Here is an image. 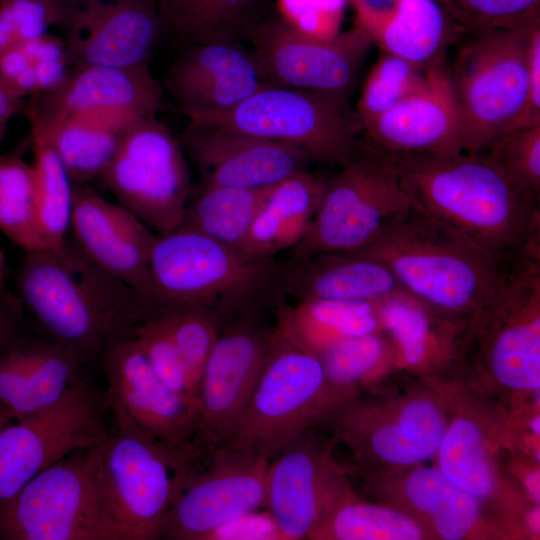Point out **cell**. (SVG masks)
Returning a JSON list of instances; mask_svg holds the SVG:
<instances>
[{
  "label": "cell",
  "mask_w": 540,
  "mask_h": 540,
  "mask_svg": "<svg viewBox=\"0 0 540 540\" xmlns=\"http://www.w3.org/2000/svg\"><path fill=\"white\" fill-rule=\"evenodd\" d=\"M349 497L338 471L307 433L269 460L264 509L274 518L283 540L309 538Z\"/></svg>",
  "instance_id": "19"
},
{
  "label": "cell",
  "mask_w": 540,
  "mask_h": 540,
  "mask_svg": "<svg viewBox=\"0 0 540 540\" xmlns=\"http://www.w3.org/2000/svg\"><path fill=\"white\" fill-rule=\"evenodd\" d=\"M165 34L184 47L242 43L267 12L265 0H157Z\"/></svg>",
  "instance_id": "31"
},
{
  "label": "cell",
  "mask_w": 540,
  "mask_h": 540,
  "mask_svg": "<svg viewBox=\"0 0 540 540\" xmlns=\"http://www.w3.org/2000/svg\"><path fill=\"white\" fill-rule=\"evenodd\" d=\"M96 445L101 500L115 540L160 539L185 465L124 414Z\"/></svg>",
  "instance_id": "7"
},
{
  "label": "cell",
  "mask_w": 540,
  "mask_h": 540,
  "mask_svg": "<svg viewBox=\"0 0 540 540\" xmlns=\"http://www.w3.org/2000/svg\"><path fill=\"white\" fill-rule=\"evenodd\" d=\"M0 270L6 273V260L4 256V252L0 246Z\"/></svg>",
  "instance_id": "57"
},
{
  "label": "cell",
  "mask_w": 540,
  "mask_h": 540,
  "mask_svg": "<svg viewBox=\"0 0 540 540\" xmlns=\"http://www.w3.org/2000/svg\"><path fill=\"white\" fill-rule=\"evenodd\" d=\"M465 33L438 0H400L372 39L381 51L428 70Z\"/></svg>",
  "instance_id": "32"
},
{
  "label": "cell",
  "mask_w": 540,
  "mask_h": 540,
  "mask_svg": "<svg viewBox=\"0 0 540 540\" xmlns=\"http://www.w3.org/2000/svg\"><path fill=\"white\" fill-rule=\"evenodd\" d=\"M155 236L156 232L119 203L86 186L74 187L68 237L92 262L139 296Z\"/></svg>",
  "instance_id": "22"
},
{
  "label": "cell",
  "mask_w": 540,
  "mask_h": 540,
  "mask_svg": "<svg viewBox=\"0 0 540 540\" xmlns=\"http://www.w3.org/2000/svg\"><path fill=\"white\" fill-rule=\"evenodd\" d=\"M0 230L25 252L45 248L38 227L33 166L17 154L0 155Z\"/></svg>",
  "instance_id": "38"
},
{
  "label": "cell",
  "mask_w": 540,
  "mask_h": 540,
  "mask_svg": "<svg viewBox=\"0 0 540 540\" xmlns=\"http://www.w3.org/2000/svg\"><path fill=\"white\" fill-rule=\"evenodd\" d=\"M480 153L514 183L540 198V125L504 133Z\"/></svg>",
  "instance_id": "44"
},
{
  "label": "cell",
  "mask_w": 540,
  "mask_h": 540,
  "mask_svg": "<svg viewBox=\"0 0 540 540\" xmlns=\"http://www.w3.org/2000/svg\"><path fill=\"white\" fill-rule=\"evenodd\" d=\"M100 179L156 233L181 224L192 191L185 152L156 116L129 124Z\"/></svg>",
  "instance_id": "11"
},
{
  "label": "cell",
  "mask_w": 540,
  "mask_h": 540,
  "mask_svg": "<svg viewBox=\"0 0 540 540\" xmlns=\"http://www.w3.org/2000/svg\"><path fill=\"white\" fill-rule=\"evenodd\" d=\"M464 33L540 23V0H440Z\"/></svg>",
  "instance_id": "43"
},
{
  "label": "cell",
  "mask_w": 540,
  "mask_h": 540,
  "mask_svg": "<svg viewBox=\"0 0 540 540\" xmlns=\"http://www.w3.org/2000/svg\"><path fill=\"white\" fill-rule=\"evenodd\" d=\"M72 68L150 62L165 34L157 0H57Z\"/></svg>",
  "instance_id": "17"
},
{
  "label": "cell",
  "mask_w": 540,
  "mask_h": 540,
  "mask_svg": "<svg viewBox=\"0 0 540 540\" xmlns=\"http://www.w3.org/2000/svg\"><path fill=\"white\" fill-rule=\"evenodd\" d=\"M275 313L276 329L317 355L343 340L382 331L377 301H284Z\"/></svg>",
  "instance_id": "30"
},
{
  "label": "cell",
  "mask_w": 540,
  "mask_h": 540,
  "mask_svg": "<svg viewBox=\"0 0 540 540\" xmlns=\"http://www.w3.org/2000/svg\"><path fill=\"white\" fill-rule=\"evenodd\" d=\"M536 125H540V27L534 31L531 40L530 83L526 105L513 130Z\"/></svg>",
  "instance_id": "49"
},
{
  "label": "cell",
  "mask_w": 540,
  "mask_h": 540,
  "mask_svg": "<svg viewBox=\"0 0 540 540\" xmlns=\"http://www.w3.org/2000/svg\"><path fill=\"white\" fill-rule=\"evenodd\" d=\"M388 155L414 209L499 256L540 258V199L487 156Z\"/></svg>",
  "instance_id": "1"
},
{
  "label": "cell",
  "mask_w": 540,
  "mask_h": 540,
  "mask_svg": "<svg viewBox=\"0 0 540 540\" xmlns=\"http://www.w3.org/2000/svg\"><path fill=\"white\" fill-rule=\"evenodd\" d=\"M526 523L531 532H533L534 534L539 533L540 511H539L538 506L528 511L527 516H526Z\"/></svg>",
  "instance_id": "55"
},
{
  "label": "cell",
  "mask_w": 540,
  "mask_h": 540,
  "mask_svg": "<svg viewBox=\"0 0 540 540\" xmlns=\"http://www.w3.org/2000/svg\"><path fill=\"white\" fill-rule=\"evenodd\" d=\"M19 299L52 340L85 361L132 337L145 317L138 293L92 262L68 237L58 247L25 252Z\"/></svg>",
  "instance_id": "2"
},
{
  "label": "cell",
  "mask_w": 540,
  "mask_h": 540,
  "mask_svg": "<svg viewBox=\"0 0 540 540\" xmlns=\"http://www.w3.org/2000/svg\"><path fill=\"white\" fill-rule=\"evenodd\" d=\"M6 273L0 270V287L5 286Z\"/></svg>",
  "instance_id": "58"
},
{
  "label": "cell",
  "mask_w": 540,
  "mask_h": 540,
  "mask_svg": "<svg viewBox=\"0 0 540 540\" xmlns=\"http://www.w3.org/2000/svg\"><path fill=\"white\" fill-rule=\"evenodd\" d=\"M265 86L251 49L241 43L186 46L165 79L184 116L231 108Z\"/></svg>",
  "instance_id": "23"
},
{
  "label": "cell",
  "mask_w": 540,
  "mask_h": 540,
  "mask_svg": "<svg viewBox=\"0 0 540 540\" xmlns=\"http://www.w3.org/2000/svg\"><path fill=\"white\" fill-rule=\"evenodd\" d=\"M436 455L438 469L462 490L485 500L495 490V476L480 428L468 418H457L446 427Z\"/></svg>",
  "instance_id": "36"
},
{
  "label": "cell",
  "mask_w": 540,
  "mask_h": 540,
  "mask_svg": "<svg viewBox=\"0 0 540 540\" xmlns=\"http://www.w3.org/2000/svg\"><path fill=\"white\" fill-rule=\"evenodd\" d=\"M31 64L18 44L0 54V78L10 84Z\"/></svg>",
  "instance_id": "52"
},
{
  "label": "cell",
  "mask_w": 540,
  "mask_h": 540,
  "mask_svg": "<svg viewBox=\"0 0 540 540\" xmlns=\"http://www.w3.org/2000/svg\"><path fill=\"white\" fill-rule=\"evenodd\" d=\"M247 42L266 86L350 95L373 44L356 21L330 37L310 33L280 11L268 12Z\"/></svg>",
  "instance_id": "13"
},
{
  "label": "cell",
  "mask_w": 540,
  "mask_h": 540,
  "mask_svg": "<svg viewBox=\"0 0 540 540\" xmlns=\"http://www.w3.org/2000/svg\"><path fill=\"white\" fill-rule=\"evenodd\" d=\"M272 186H202L188 202L179 226L241 250Z\"/></svg>",
  "instance_id": "33"
},
{
  "label": "cell",
  "mask_w": 540,
  "mask_h": 540,
  "mask_svg": "<svg viewBox=\"0 0 540 540\" xmlns=\"http://www.w3.org/2000/svg\"><path fill=\"white\" fill-rule=\"evenodd\" d=\"M363 142L393 155L462 152L458 114L445 58L425 84L363 128Z\"/></svg>",
  "instance_id": "21"
},
{
  "label": "cell",
  "mask_w": 540,
  "mask_h": 540,
  "mask_svg": "<svg viewBox=\"0 0 540 540\" xmlns=\"http://www.w3.org/2000/svg\"><path fill=\"white\" fill-rule=\"evenodd\" d=\"M284 261L251 256L184 226L156 233L144 289L145 310L160 304L209 308L222 322L285 301Z\"/></svg>",
  "instance_id": "3"
},
{
  "label": "cell",
  "mask_w": 540,
  "mask_h": 540,
  "mask_svg": "<svg viewBox=\"0 0 540 540\" xmlns=\"http://www.w3.org/2000/svg\"><path fill=\"white\" fill-rule=\"evenodd\" d=\"M402 290L382 261L359 251L291 256L284 261L285 299L380 301Z\"/></svg>",
  "instance_id": "25"
},
{
  "label": "cell",
  "mask_w": 540,
  "mask_h": 540,
  "mask_svg": "<svg viewBox=\"0 0 540 540\" xmlns=\"http://www.w3.org/2000/svg\"><path fill=\"white\" fill-rule=\"evenodd\" d=\"M349 95L265 86L237 105L189 114L188 126L293 144L314 161L344 166L360 152L363 129Z\"/></svg>",
  "instance_id": "6"
},
{
  "label": "cell",
  "mask_w": 540,
  "mask_h": 540,
  "mask_svg": "<svg viewBox=\"0 0 540 540\" xmlns=\"http://www.w3.org/2000/svg\"><path fill=\"white\" fill-rule=\"evenodd\" d=\"M157 317L169 332L185 363L194 396L208 356L217 340L222 320L209 308L189 304H160L145 315Z\"/></svg>",
  "instance_id": "39"
},
{
  "label": "cell",
  "mask_w": 540,
  "mask_h": 540,
  "mask_svg": "<svg viewBox=\"0 0 540 540\" xmlns=\"http://www.w3.org/2000/svg\"><path fill=\"white\" fill-rule=\"evenodd\" d=\"M96 445L29 481L0 510V539L115 540L102 505Z\"/></svg>",
  "instance_id": "10"
},
{
  "label": "cell",
  "mask_w": 540,
  "mask_h": 540,
  "mask_svg": "<svg viewBox=\"0 0 540 540\" xmlns=\"http://www.w3.org/2000/svg\"><path fill=\"white\" fill-rule=\"evenodd\" d=\"M262 313L242 314L221 324L193 402L200 453L226 444L260 378L275 338V328L262 322Z\"/></svg>",
  "instance_id": "14"
},
{
  "label": "cell",
  "mask_w": 540,
  "mask_h": 540,
  "mask_svg": "<svg viewBox=\"0 0 540 540\" xmlns=\"http://www.w3.org/2000/svg\"><path fill=\"white\" fill-rule=\"evenodd\" d=\"M328 180L300 170L272 186L260 207L241 251L275 258L291 251L304 238Z\"/></svg>",
  "instance_id": "27"
},
{
  "label": "cell",
  "mask_w": 540,
  "mask_h": 540,
  "mask_svg": "<svg viewBox=\"0 0 540 540\" xmlns=\"http://www.w3.org/2000/svg\"><path fill=\"white\" fill-rule=\"evenodd\" d=\"M339 404L328 386L319 356L275 327L273 346L260 378L222 447L249 451L270 460Z\"/></svg>",
  "instance_id": "8"
},
{
  "label": "cell",
  "mask_w": 540,
  "mask_h": 540,
  "mask_svg": "<svg viewBox=\"0 0 540 540\" xmlns=\"http://www.w3.org/2000/svg\"><path fill=\"white\" fill-rule=\"evenodd\" d=\"M410 208L390 155L363 142L356 157L328 181L304 238L290 253L360 251Z\"/></svg>",
  "instance_id": "9"
},
{
  "label": "cell",
  "mask_w": 540,
  "mask_h": 540,
  "mask_svg": "<svg viewBox=\"0 0 540 540\" xmlns=\"http://www.w3.org/2000/svg\"><path fill=\"white\" fill-rule=\"evenodd\" d=\"M106 391L79 378L55 404L0 431V510L41 471L108 433Z\"/></svg>",
  "instance_id": "12"
},
{
  "label": "cell",
  "mask_w": 540,
  "mask_h": 540,
  "mask_svg": "<svg viewBox=\"0 0 540 540\" xmlns=\"http://www.w3.org/2000/svg\"><path fill=\"white\" fill-rule=\"evenodd\" d=\"M404 491L411 505L431 520L434 530L443 539H463L479 519L480 501L455 485L438 468H416L407 477Z\"/></svg>",
  "instance_id": "35"
},
{
  "label": "cell",
  "mask_w": 540,
  "mask_h": 540,
  "mask_svg": "<svg viewBox=\"0 0 540 540\" xmlns=\"http://www.w3.org/2000/svg\"><path fill=\"white\" fill-rule=\"evenodd\" d=\"M525 488L529 496L537 503L540 501V473L533 471L524 480Z\"/></svg>",
  "instance_id": "54"
},
{
  "label": "cell",
  "mask_w": 540,
  "mask_h": 540,
  "mask_svg": "<svg viewBox=\"0 0 540 540\" xmlns=\"http://www.w3.org/2000/svg\"><path fill=\"white\" fill-rule=\"evenodd\" d=\"M206 470L181 471L160 539L205 540L220 525L264 508L269 460L220 447Z\"/></svg>",
  "instance_id": "16"
},
{
  "label": "cell",
  "mask_w": 540,
  "mask_h": 540,
  "mask_svg": "<svg viewBox=\"0 0 540 540\" xmlns=\"http://www.w3.org/2000/svg\"><path fill=\"white\" fill-rule=\"evenodd\" d=\"M27 111L43 126L74 187L100 179L126 128L140 118L122 113L83 112L43 122L30 108Z\"/></svg>",
  "instance_id": "29"
},
{
  "label": "cell",
  "mask_w": 540,
  "mask_h": 540,
  "mask_svg": "<svg viewBox=\"0 0 540 540\" xmlns=\"http://www.w3.org/2000/svg\"><path fill=\"white\" fill-rule=\"evenodd\" d=\"M23 103L24 98L0 78V145L5 138L9 121L22 109Z\"/></svg>",
  "instance_id": "53"
},
{
  "label": "cell",
  "mask_w": 540,
  "mask_h": 540,
  "mask_svg": "<svg viewBox=\"0 0 540 540\" xmlns=\"http://www.w3.org/2000/svg\"><path fill=\"white\" fill-rule=\"evenodd\" d=\"M28 106L43 122L83 112H112L134 117L157 116L163 87L149 63L136 66L88 65L72 68L57 89L37 94Z\"/></svg>",
  "instance_id": "24"
},
{
  "label": "cell",
  "mask_w": 540,
  "mask_h": 540,
  "mask_svg": "<svg viewBox=\"0 0 540 540\" xmlns=\"http://www.w3.org/2000/svg\"><path fill=\"white\" fill-rule=\"evenodd\" d=\"M530 428L534 434H540V417L536 415L530 422Z\"/></svg>",
  "instance_id": "56"
},
{
  "label": "cell",
  "mask_w": 540,
  "mask_h": 540,
  "mask_svg": "<svg viewBox=\"0 0 540 540\" xmlns=\"http://www.w3.org/2000/svg\"><path fill=\"white\" fill-rule=\"evenodd\" d=\"M205 540H283V537L271 514L261 508L220 525Z\"/></svg>",
  "instance_id": "47"
},
{
  "label": "cell",
  "mask_w": 540,
  "mask_h": 540,
  "mask_svg": "<svg viewBox=\"0 0 540 540\" xmlns=\"http://www.w3.org/2000/svg\"><path fill=\"white\" fill-rule=\"evenodd\" d=\"M420 525L397 510L347 498L310 534V539L418 540Z\"/></svg>",
  "instance_id": "37"
},
{
  "label": "cell",
  "mask_w": 540,
  "mask_h": 540,
  "mask_svg": "<svg viewBox=\"0 0 540 540\" xmlns=\"http://www.w3.org/2000/svg\"><path fill=\"white\" fill-rule=\"evenodd\" d=\"M178 140L202 186L268 187L314 161L293 144L233 131L188 126Z\"/></svg>",
  "instance_id": "20"
},
{
  "label": "cell",
  "mask_w": 540,
  "mask_h": 540,
  "mask_svg": "<svg viewBox=\"0 0 540 540\" xmlns=\"http://www.w3.org/2000/svg\"><path fill=\"white\" fill-rule=\"evenodd\" d=\"M495 379L516 391L540 388V259L513 262L496 292L472 320Z\"/></svg>",
  "instance_id": "15"
},
{
  "label": "cell",
  "mask_w": 540,
  "mask_h": 540,
  "mask_svg": "<svg viewBox=\"0 0 540 540\" xmlns=\"http://www.w3.org/2000/svg\"><path fill=\"white\" fill-rule=\"evenodd\" d=\"M341 436L358 452L369 450L378 459L395 465H411L436 455L446 429L440 408L420 398L405 404L395 421L372 429L341 417Z\"/></svg>",
  "instance_id": "28"
},
{
  "label": "cell",
  "mask_w": 540,
  "mask_h": 540,
  "mask_svg": "<svg viewBox=\"0 0 540 540\" xmlns=\"http://www.w3.org/2000/svg\"><path fill=\"white\" fill-rule=\"evenodd\" d=\"M31 128L38 227L45 248L63 244L69 235L74 185L43 126L27 111Z\"/></svg>",
  "instance_id": "34"
},
{
  "label": "cell",
  "mask_w": 540,
  "mask_h": 540,
  "mask_svg": "<svg viewBox=\"0 0 540 540\" xmlns=\"http://www.w3.org/2000/svg\"><path fill=\"white\" fill-rule=\"evenodd\" d=\"M31 63L69 60L65 40L49 32L19 44Z\"/></svg>",
  "instance_id": "51"
},
{
  "label": "cell",
  "mask_w": 540,
  "mask_h": 540,
  "mask_svg": "<svg viewBox=\"0 0 540 540\" xmlns=\"http://www.w3.org/2000/svg\"><path fill=\"white\" fill-rule=\"evenodd\" d=\"M359 252L382 261L405 292L467 320L483 310L522 256L492 253L412 206Z\"/></svg>",
  "instance_id": "4"
},
{
  "label": "cell",
  "mask_w": 540,
  "mask_h": 540,
  "mask_svg": "<svg viewBox=\"0 0 540 540\" xmlns=\"http://www.w3.org/2000/svg\"><path fill=\"white\" fill-rule=\"evenodd\" d=\"M109 409L124 414L185 465L200 451L193 404L153 371L133 337L113 342L102 355Z\"/></svg>",
  "instance_id": "18"
},
{
  "label": "cell",
  "mask_w": 540,
  "mask_h": 540,
  "mask_svg": "<svg viewBox=\"0 0 540 540\" xmlns=\"http://www.w3.org/2000/svg\"><path fill=\"white\" fill-rule=\"evenodd\" d=\"M156 375L174 392L193 404V394L183 358L163 323L145 315L132 336Z\"/></svg>",
  "instance_id": "45"
},
{
  "label": "cell",
  "mask_w": 540,
  "mask_h": 540,
  "mask_svg": "<svg viewBox=\"0 0 540 540\" xmlns=\"http://www.w3.org/2000/svg\"><path fill=\"white\" fill-rule=\"evenodd\" d=\"M538 27L465 33L447 67L464 152L480 153L513 130L528 97L531 40Z\"/></svg>",
  "instance_id": "5"
},
{
  "label": "cell",
  "mask_w": 540,
  "mask_h": 540,
  "mask_svg": "<svg viewBox=\"0 0 540 540\" xmlns=\"http://www.w3.org/2000/svg\"><path fill=\"white\" fill-rule=\"evenodd\" d=\"M0 11L13 26L19 44L47 33L59 23L57 0H0Z\"/></svg>",
  "instance_id": "46"
},
{
  "label": "cell",
  "mask_w": 540,
  "mask_h": 540,
  "mask_svg": "<svg viewBox=\"0 0 540 540\" xmlns=\"http://www.w3.org/2000/svg\"><path fill=\"white\" fill-rule=\"evenodd\" d=\"M440 2V0H438Z\"/></svg>",
  "instance_id": "59"
},
{
  "label": "cell",
  "mask_w": 540,
  "mask_h": 540,
  "mask_svg": "<svg viewBox=\"0 0 540 540\" xmlns=\"http://www.w3.org/2000/svg\"><path fill=\"white\" fill-rule=\"evenodd\" d=\"M31 350V371L20 418L60 400L79 379L86 362L76 350L52 339H32Z\"/></svg>",
  "instance_id": "40"
},
{
  "label": "cell",
  "mask_w": 540,
  "mask_h": 540,
  "mask_svg": "<svg viewBox=\"0 0 540 540\" xmlns=\"http://www.w3.org/2000/svg\"><path fill=\"white\" fill-rule=\"evenodd\" d=\"M353 5L356 21L365 29L371 40L395 13L400 0H349Z\"/></svg>",
  "instance_id": "50"
},
{
  "label": "cell",
  "mask_w": 540,
  "mask_h": 540,
  "mask_svg": "<svg viewBox=\"0 0 540 540\" xmlns=\"http://www.w3.org/2000/svg\"><path fill=\"white\" fill-rule=\"evenodd\" d=\"M378 303L382 330L396 356L411 367L443 363L469 346L471 321L399 291Z\"/></svg>",
  "instance_id": "26"
},
{
  "label": "cell",
  "mask_w": 540,
  "mask_h": 540,
  "mask_svg": "<svg viewBox=\"0 0 540 540\" xmlns=\"http://www.w3.org/2000/svg\"><path fill=\"white\" fill-rule=\"evenodd\" d=\"M28 338L25 308L18 296L0 287V351Z\"/></svg>",
  "instance_id": "48"
},
{
  "label": "cell",
  "mask_w": 540,
  "mask_h": 540,
  "mask_svg": "<svg viewBox=\"0 0 540 540\" xmlns=\"http://www.w3.org/2000/svg\"><path fill=\"white\" fill-rule=\"evenodd\" d=\"M427 70H422L395 55L381 51L370 70L355 110L362 129L426 82Z\"/></svg>",
  "instance_id": "41"
},
{
  "label": "cell",
  "mask_w": 540,
  "mask_h": 540,
  "mask_svg": "<svg viewBox=\"0 0 540 540\" xmlns=\"http://www.w3.org/2000/svg\"><path fill=\"white\" fill-rule=\"evenodd\" d=\"M382 331L343 340L318 354L328 386L341 403L350 388L396 353Z\"/></svg>",
  "instance_id": "42"
}]
</instances>
